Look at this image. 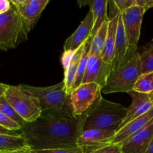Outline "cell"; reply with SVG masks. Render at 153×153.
Returning <instances> with one entry per match:
<instances>
[{
	"instance_id": "11",
	"label": "cell",
	"mask_w": 153,
	"mask_h": 153,
	"mask_svg": "<svg viewBox=\"0 0 153 153\" xmlns=\"http://www.w3.org/2000/svg\"><path fill=\"white\" fill-rule=\"evenodd\" d=\"M23 20L28 31H31L38 20L49 0H10Z\"/></svg>"
},
{
	"instance_id": "37",
	"label": "cell",
	"mask_w": 153,
	"mask_h": 153,
	"mask_svg": "<svg viewBox=\"0 0 153 153\" xmlns=\"http://www.w3.org/2000/svg\"></svg>"
},
{
	"instance_id": "22",
	"label": "cell",
	"mask_w": 153,
	"mask_h": 153,
	"mask_svg": "<svg viewBox=\"0 0 153 153\" xmlns=\"http://www.w3.org/2000/svg\"><path fill=\"white\" fill-rule=\"evenodd\" d=\"M140 60L141 73L153 71V40L146 45L142 52H139Z\"/></svg>"
},
{
	"instance_id": "26",
	"label": "cell",
	"mask_w": 153,
	"mask_h": 153,
	"mask_svg": "<svg viewBox=\"0 0 153 153\" xmlns=\"http://www.w3.org/2000/svg\"><path fill=\"white\" fill-rule=\"evenodd\" d=\"M108 23L109 21L105 22L100 27L97 32L95 33L92 37V40L91 44L94 46L99 52L101 53L103 51L104 46L105 40H106V35H107V31H108Z\"/></svg>"
},
{
	"instance_id": "10",
	"label": "cell",
	"mask_w": 153,
	"mask_h": 153,
	"mask_svg": "<svg viewBox=\"0 0 153 153\" xmlns=\"http://www.w3.org/2000/svg\"><path fill=\"white\" fill-rule=\"evenodd\" d=\"M114 130L90 128L83 130L78 137L76 145L84 153H92L106 145L110 144L115 136Z\"/></svg>"
},
{
	"instance_id": "20",
	"label": "cell",
	"mask_w": 153,
	"mask_h": 153,
	"mask_svg": "<svg viewBox=\"0 0 153 153\" xmlns=\"http://www.w3.org/2000/svg\"><path fill=\"white\" fill-rule=\"evenodd\" d=\"M29 148L23 135L14 136L0 134V152Z\"/></svg>"
},
{
	"instance_id": "34",
	"label": "cell",
	"mask_w": 153,
	"mask_h": 153,
	"mask_svg": "<svg viewBox=\"0 0 153 153\" xmlns=\"http://www.w3.org/2000/svg\"><path fill=\"white\" fill-rule=\"evenodd\" d=\"M8 87V85H5V84L0 82V97H2V96H4V93H5Z\"/></svg>"
},
{
	"instance_id": "16",
	"label": "cell",
	"mask_w": 153,
	"mask_h": 153,
	"mask_svg": "<svg viewBox=\"0 0 153 153\" xmlns=\"http://www.w3.org/2000/svg\"><path fill=\"white\" fill-rule=\"evenodd\" d=\"M128 53V49L127 39L124 34L121 15H119L117 22L115 47H114V58L112 63L110 73L118 69L122 64L127 58Z\"/></svg>"
},
{
	"instance_id": "29",
	"label": "cell",
	"mask_w": 153,
	"mask_h": 153,
	"mask_svg": "<svg viewBox=\"0 0 153 153\" xmlns=\"http://www.w3.org/2000/svg\"><path fill=\"white\" fill-rule=\"evenodd\" d=\"M92 153H122L120 144H110L106 145L98 149H96Z\"/></svg>"
},
{
	"instance_id": "15",
	"label": "cell",
	"mask_w": 153,
	"mask_h": 153,
	"mask_svg": "<svg viewBox=\"0 0 153 153\" xmlns=\"http://www.w3.org/2000/svg\"><path fill=\"white\" fill-rule=\"evenodd\" d=\"M153 119V110L147 112L145 114L133 120L128 123L121 127L116 131L115 136L112 138L111 143L113 144H119L143 128L147 123Z\"/></svg>"
},
{
	"instance_id": "3",
	"label": "cell",
	"mask_w": 153,
	"mask_h": 153,
	"mask_svg": "<svg viewBox=\"0 0 153 153\" xmlns=\"http://www.w3.org/2000/svg\"><path fill=\"white\" fill-rule=\"evenodd\" d=\"M141 73L139 52L134 55L128 53L125 61L110 74L101 89L104 94L128 93L134 91V87Z\"/></svg>"
},
{
	"instance_id": "8",
	"label": "cell",
	"mask_w": 153,
	"mask_h": 153,
	"mask_svg": "<svg viewBox=\"0 0 153 153\" xmlns=\"http://www.w3.org/2000/svg\"><path fill=\"white\" fill-rule=\"evenodd\" d=\"M145 10L134 5L121 14L124 34L128 43V53L134 55L137 52V43L140 35L141 25Z\"/></svg>"
},
{
	"instance_id": "33",
	"label": "cell",
	"mask_w": 153,
	"mask_h": 153,
	"mask_svg": "<svg viewBox=\"0 0 153 153\" xmlns=\"http://www.w3.org/2000/svg\"><path fill=\"white\" fill-rule=\"evenodd\" d=\"M0 153H32V150L30 148H24V149H17V150L9 151V152H4Z\"/></svg>"
},
{
	"instance_id": "27",
	"label": "cell",
	"mask_w": 153,
	"mask_h": 153,
	"mask_svg": "<svg viewBox=\"0 0 153 153\" xmlns=\"http://www.w3.org/2000/svg\"><path fill=\"white\" fill-rule=\"evenodd\" d=\"M0 126L6 129L11 130V131H20L22 129L21 127L15 121H14L6 115L3 114L1 112H0Z\"/></svg>"
},
{
	"instance_id": "5",
	"label": "cell",
	"mask_w": 153,
	"mask_h": 153,
	"mask_svg": "<svg viewBox=\"0 0 153 153\" xmlns=\"http://www.w3.org/2000/svg\"><path fill=\"white\" fill-rule=\"evenodd\" d=\"M30 31L26 26L15 7L0 14V49H14L26 40Z\"/></svg>"
},
{
	"instance_id": "17",
	"label": "cell",
	"mask_w": 153,
	"mask_h": 153,
	"mask_svg": "<svg viewBox=\"0 0 153 153\" xmlns=\"http://www.w3.org/2000/svg\"><path fill=\"white\" fill-rule=\"evenodd\" d=\"M80 7L85 6L88 4L90 7V10L92 11L93 16V29L92 33V37L95 34L100 27L105 22L109 21L107 16V5L108 0H92V1H78Z\"/></svg>"
},
{
	"instance_id": "19",
	"label": "cell",
	"mask_w": 153,
	"mask_h": 153,
	"mask_svg": "<svg viewBox=\"0 0 153 153\" xmlns=\"http://www.w3.org/2000/svg\"><path fill=\"white\" fill-rule=\"evenodd\" d=\"M82 50H83V45L80 47L76 52H74L68 65L64 70V79L62 82L64 84L66 94L68 96L70 95V90H71L72 85H73L75 77H76V71H77L78 67H79Z\"/></svg>"
},
{
	"instance_id": "36",
	"label": "cell",
	"mask_w": 153,
	"mask_h": 153,
	"mask_svg": "<svg viewBox=\"0 0 153 153\" xmlns=\"http://www.w3.org/2000/svg\"><path fill=\"white\" fill-rule=\"evenodd\" d=\"M149 96H150V98H151L152 102V103H153V93H152V94H149Z\"/></svg>"
},
{
	"instance_id": "6",
	"label": "cell",
	"mask_w": 153,
	"mask_h": 153,
	"mask_svg": "<svg viewBox=\"0 0 153 153\" xmlns=\"http://www.w3.org/2000/svg\"><path fill=\"white\" fill-rule=\"evenodd\" d=\"M4 97L25 123L34 122L41 115L38 100L20 85H8Z\"/></svg>"
},
{
	"instance_id": "13",
	"label": "cell",
	"mask_w": 153,
	"mask_h": 153,
	"mask_svg": "<svg viewBox=\"0 0 153 153\" xmlns=\"http://www.w3.org/2000/svg\"><path fill=\"white\" fill-rule=\"evenodd\" d=\"M93 25V16L92 11L89 10L76 31L65 40L64 52H74L81 47L92 36Z\"/></svg>"
},
{
	"instance_id": "25",
	"label": "cell",
	"mask_w": 153,
	"mask_h": 153,
	"mask_svg": "<svg viewBox=\"0 0 153 153\" xmlns=\"http://www.w3.org/2000/svg\"><path fill=\"white\" fill-rule=\"evenodd\" d=\"M0 112L8 117L11 120H13L14 121H15L21 127V128L25 125L26 123L24 122L23 120L16 113V111L14 110L11 105L9 104L8 102L4 98V96L0 97Z\"/></svg>"
},
{
	"instance_id": "7",
	"label": "cell",
	"mask_w": 153,
	"mask_h": 153,
	"mask_svg": "<svg viewBox=\"0 0 153 153\" xmlns=\"http://www.w3.org/2000/svg\"><path fill=\"white\" fill-rule=\"evenodd\" d=\"M101 97V88L98 85L82 84L69 95L72 113L74 116L85 114Z\"/></svg>"
},
{
	"instance_id": "14",
	"label": "cell",
	"mask_w": 153,
	"mask_h": 153,
	"mask_svg": "<svg viewBox=\"0 0 153 153\" xmlns=\"http://www.w3.org/2000/svg\"><path fill=\"white\" fill-rule=\"evenodd\" d=\"M128 94L131 98V104L127 108V113L119 128L153 110V103L149 94H141L134 91L129 92Z\"/></svg>"
},
{
	"instance_id": "2",
	"label": "cell",
	"mask_w": 153,
	"mask_h": 153,
	"mask_svg": "<svg viewBox=\"0 0 153 153\" xmlns=\"http://www.w3.org/2000/svg\"><path fill=\"white\" fill-rule=\"evenodd\" d=\"M126 113L127 108L101 97L86 114L83 130L98 128L116 131Z\"/></svg>"
},
{
	"instance_id": "21",
	"label": "cell",
	"mask_w": 153,
	"mask_h": 153,
	"mask_svg": "<svg viewBox=\"0 0 153 153\" xmlns=\"http://www.w3.org/2000/svg\"><path fill=\"white\" fill-rule=\"evenodd\" d=\"M92 40V37H90L83 44V50H82V56H81L79 67H78L77 71H76V77H75L74 82L71 90H70V93L73 91H74L76 88H77L78 87H79L80 85H82V83L84 74H85L86 71V67L87 60H88V54H89Z\"/></svg>"
},
{
	"instance_id": "28",
	"label": "cell",
	"mask_w": 153,
	"mask_h": 153,
	"mask_svg": "<svg viewBox=\"0 0 153 153\" xmlns=\"http://www.w3.org/2000/svg\"><path fill=\"white\" fill-rule=\"evenodd\" d=\"M32 153H84L80 147L62 148V149H42V150L32 151Z\"/></svg>"
},
{
	"instance_id": "35",
	"label": "cell",
	"mask_w": 153,
	"mask_h": 153,
	"mask_svg": "<svg viewBox=\"0 0 153 153\" xmlns=\"http://www.w3.org/2000/svg\"><path fill=\"white\" fill-rule=\"evenodd\" d=\"M146 153H153V139L152 140L151 143H150L149 146H148V149H147L146 152Z\"/></svg>"
},
{
	"instance_id": "18",
	"label": "cell",
	"mask_w": 153,
	"mask_h": 153,
	"mask_svg": "<svg viewBox=\"0 0 153 153\" xmlns=\"http://www.w3.org/2000/svg\"><path fill=\"white\" fill-rule=\"evenodd\" d=\"M118 16L109 20L108 23V31L105 40L104 46L101 52V58L104 62L112 67V63L114 58V47H115L116 32L117 22Z\"/></svg>"
},
{
	"instance_id": "9",
	"label": "cell",
	"mask_w": 153,
	"mask_h": 153,
	"mask_svg": "<svg viewBox=\"0 0 153 153\" xmlns=\"http://www.w3.org/2000/svg\"><path fill=\"white\" fill-rule=\"evenodd\" d=\"M110 71L111 66L104 62L101 53L91 44L82 84L95 83L102 89L110 74Z\"/></svg>"
},
{
	"instance_id": "12",
	"label": "cell",
	"mask_w": 153,
	"mask_h": 153,
	"mask_svg": "<svg viewBox=\"0 0 153 153\" xmlns=\"http://www.w3.org/2000/svg\"><path fill=\"white\" fill-rule=\"evenodd\" d=\"M153 139V119L135 134L119 143L122 153H146Z\"/></svg>"
},
{
	"instance_id": "24",
	"label": "cell",
	"mask_w": 153,
	"mask_h": 153,
	"mask_svg": "<svg viewBox=\"0 0 153 153\" xmlns=\"http://www.w3.org/2000/svg\"><path fill=\"white\" fill-rule=\"evenodd\" d=\"M134 91L145 94L153 93V71L142 73L136 80Z\"/></svg>"
},
{
	"instance_id": "23",
	"label": "cell",
	"mask_w": 153,
	"mask_h": 153,
	"mask_svg": "<svg viewBox=\"0 0 153 153\" xmlns=\"http://www.w3.org/2000/svg\"><path fill=\"white\" fill-rule=\"evenodd\" d=\"M108 4H110V16H108L109 20L121 15L130 7L136 5L135 0H110L108 1Z\"/></svg>"
},
{
	"instance_id": "1",
	"label": "cell",
	"mask_w": 153,
	"mask_h": 153,
	"mask_svg": "<svg viewBox=\"0 0 153 153\" xmlns=\"http://www.w3.org/2000/svg\"><path fill=\"white\" fill-rule=\"evenodd\" d=\"M86 114L74 116L71 112L41 114L35 121L26 123L22 135L32 151L76 147L83 131Z\"/></svg>"
},
{
	"instance_id": "32",
	"label": "cell",
	"mask_w": 153,
	"mask_h": 153,
	"mask_svg": "<svg viewBox=\"0 0 153 153\" xmlns=\"http://www.w3.org/2000/svg\"><path fill=\"white\" fill-rule=\"evenodd\" d=\"M0 134H8V135H14V136H20L22 134V130L20 131H11V130L6 129L3 127L0 126Z\"/></svg>"
},
{
	"instance_id": "30",
	"label": "cell",
	"mask_w": 153,
	"mask_h": 153,
	"mask_svg": "<svg viewBox=\"0 0 153 153\" xmlns=\"http://www.w3.org/2000/svg\"><path fill=\"white\" fill-rule=\"evenodd\" d=\"M136 5L140 6L146 11L148 9L153 7V0H135Z\"/></svg>"
},
{
	"instance_id": "4",
	"label": "cell",
	"mask_w": 153,
	"mask_h": 153,
	"mask_svg": "<svg viewBox=\"0 0 153 153\" xmlns=\"http://www.w3.org/2000/svg\"><path fill=\"white\" fill-rule=\"evenodd\" d=\"M21 88L38 100L41 114L71 112L69 96L66 94L64 82L49 87H34L20 85Z\"/></svg>"
},
{
	"instance_id": "31",
	"label": "cell",
	"mask_w": 153,
	"mask_h": 153,
	"mask_svg": "<svg viewBox=\"0 0 153 153\" xmlns=\"http://www.w3.org/2000/svg\"><path fill=\"white\" fill-rule=\"evenodd\" d=\"M11 7V3L9 0H0V14L7 12Z\"/></svg>"
}]
</instances>
